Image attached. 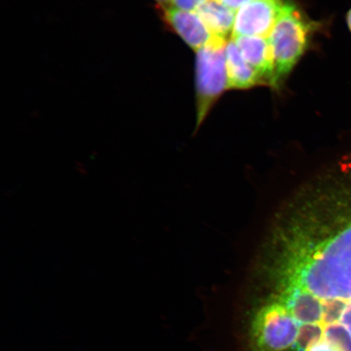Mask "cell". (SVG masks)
Instances as JSON below:
<instances>
[{"label": "cell", "mask_w": 351, "mask_h": 351, "mask_svg": "<svg viewBox=\"0 0 351 351\" xmlns=\"http://www.w3.org/2000/svg\"><path fill=\"white\" fill-rule=\"evenodd\" d=\"M324 231L327 236L310 219L298 228L289 256V282L322 301L351 302V222Z\"/></svg>", "instance_id": "obj_1"}, {"label": "cell", "mask_w": 351, "mask_h": 351, "mask_svg": "<svg viewBox=\"0 0 351 351\" xmlns=\"http://www.w3.org/2000/svg\"><path fill=\"white\" fill-rule=\"evenodd\" d=\"M322 26L308 19L295 3L285 0L269 40L275 62V86L278 88L304 56L311 35Z\"/></svg>", "instance_id": "obj_2"}, {"label": "cell", "mask_w": 351, "mask_h": 351, "mask_svg": "<svg viewBox=\"0 0 351 351\" xmlns=\"http://www.w3.org/2000/svg\"><path fill=\"white\" fill-rule=\"evenodd\" d=\"M227 43V39L213 36L204 47L197 51V127L203 123L223 92L229 89L226 68Z\"/></svg>", "instance_id": "obj_3"}, {"label": "cell", "mask_w": 351, "mask_h": 351, "mask_svg": "<svg viewBox=\"0 0 351 351\" xmlns=\"http://www.w3.org/2000/svg\"><path fill=\"white\" fill-rule=\"evenodd\" d=\"M300 329L287 307L271 297L254 315L250 328V351H284L291 348Z\"/></svg>", "instance_id": "obj_4"}, {"label": "cell", "mask_w": 351, "mask_h": 351, "mask_svg": "<svg viewBox=\"0 0 351 351\" xmlns=\"http://www.w3.org/2000/svg\"><path fill=\"white\" fill-rule=\"evenodd\" d=\"M285 0H254L236 12L232 38L269 37L282 12Z\"/></svg>", "instance_id": "obj_5"}, {"label": "cell", "mask_w": 351, "mask_h": 351, "mask_svg": "<svg viewBox=\"0 0 351 351\" xmlns=\"http://www.w3.org/2000/svg\"><path fill=\"white\" fill-rule=\"evenodd\" d=\"M166 25L187 45L197 51L207 44L213 35L196 12L184 11L170 6H160Z\"/></svg>", "instance_id": "obj_6"}, {"label": "cell", "mask_w": 351, "mask_h": 351, "mask_svg": "<svg viewBox=\"0 0 351 351\" xmlns=\"http://www.w3.org/2000/svg\"><path fill=\"white\" fill-rule=\"evenodd\" d=\"M241 56L256 70L263 85L275 86V62L269 38L239 36L231 38Z\"/></svg>", "instance_id": "obj_7"}, {"label": "cell", "mask_w": 351, "mask_h": 351, "mask_svg": "<svg viewBox=\"0 0 351 351\" xmlns=\"http://www.w3.org/2000/svg\"><path fill=\"white\" fill-rule=\"evenodd\" d=\"M274 289L276 293L271 297L282 302L298 322L322 324L323 305L319 298L295 287H274Z\"/></svg>", "instance_id": "obj_8"}, {"label": "cell", "mask_w": 351, "mask_h": 351, "mask_svg": "<svg viewBox=\"0 0 351 351\" xmlns=\"http://www.w3.org/2000/svg\"><path fill=\"white\" fill-rule=\"evenodd\" d=\"M226 68L229 89H249L263 85L260 76L241 56L232 38L226 46Z\"/></svg>", "instance_id": "obj_9"}, {"label": "cell", "mask_w": 351, "mask_h": 351, "mask_svg": "<svg viewBox=\"0 0 351 351\" xmlns=\"http://www.w3.org/2000/svg\"><path fill=\"white\" fill-rule=\"evenodd\" d=\"M196 12L213 36L227 39L232 33L236 11L219 0H206Z\"/></svg>", "instance_id": "obj_10"}, {"label": "cell", "mask_w": 351, "mask_h": 351, "mask_svg": "<svg viewBox=\"0 0 351 351\" xmlns=\"http://www.w3.org/2000/svg\"><path fill=\"white\" fill-rule=\"evenodd\" d=\"M324 339L337 351H351V332L343 324L336 322L324 326Z\"/></svg>", "instance_id": "obj_11"}, {"label": "cell", "mask_w": 351, "mask_h": 351, "mask_svg": "<svg viewBox=\"0 0 351 351\" xmlns=\"http://www.w3.org/2000/svg\"><path fill=\"white\" fill-rule=\"evenodd\" d=\"M324 324H302L295 344L291 348L292 351H305L310 344L322 339L324 337Z\"/></svg>", "instance_id": "obj_12"}, {"label": "cell", "mask_w": 351, "mask_h": 351, "mask_svg": "<svg viewBox=\"0 0 351 351\" xmlns=\"http://www.w3.org/2000/svg\"><path fill=\"white\" fill-rule=\"evenodd\" d=\"M205 1L206 0H170L167 6L180 10L195 12Z\"/></svg>", "instance_id": "obj_13"}, {"label": "cell", "mask_w": 351, "mask_h": 351, "mask_svg": "<svg viewBox=\"0 0 351 351\" xmlns=\"http://www.w3.org/2000/svg\"><path fill=\"white\" fill-rule=\"evenodd\" d=\"M305 351H337L328 342L324 339L314 341L307 346Z\"/></svg>", "instance_id": "obj_14"}, {"label": "cell", "mask_w": 351, "mask_h": 351, "mask_svg": "<svg viewBox=\"0 0 351 351\" xmlns=\"http://www.w3.org/2000/svg\"><path fill=\"white\" fill-rule=\"evenodd\" d=\"M219 1L236 11L244 6L245 4L252 2L254 0H219Z\"/></svg>", "instance_id": "obj_15"}, {"label": "cell", "mask_w": 351, "mask_h": 351, "mask_svg": "<svg viewBox=\"0 0 351 351\" xmlns=\"http://www.w3.org/2000/svg\"><path fill=\"white\" fill-rule=\"evenodd\" d=\"M340 320L341 323L348 327L351 332V302H348Z\"/></svg>", "instance_id": "obj_16"}, {"label": "cell", "mask_w": 351, "mask_h": 351, "mask_svg": "<svg viewBox=\"0 0 351 351\" xmlns=\"http://www.w3.org/2000/svg\"><path fill=\"white\" fill-rule=\"evenodd\" d=\"M346 25H348V27L351 33V8L348 10V13H346Z\"/></svg>", "instance_id": "obj_17"}, {"label": "cell", "mask_w": 351, "mask_h": 351, "mask_svg": "<svg viewBox=\"0 0 351 351\" xmlns=\"http://www.w3.org/2000/svg\"><path fill=\"white\" fill-rule=\"evenodd\" d=\"M156 1H157L158 3H159L160 6H163L168 5V4L170 2V0H156Z\"/></svg>", "instance_id": "obj_18"}]
</instances>
